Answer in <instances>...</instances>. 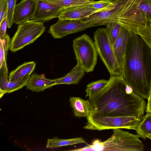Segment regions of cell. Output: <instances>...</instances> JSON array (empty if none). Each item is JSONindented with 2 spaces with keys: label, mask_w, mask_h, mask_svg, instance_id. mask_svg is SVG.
<instances>
[{
  "label": "cell",
  "mask_w": 151,
  "mask_h": 151,
  "mask_svg": "<svg viewBox=\"0 0 151 151\" xmlns=\"http://www.w3.org/2000/svg\"><path fill=\"white\" fill-rule=\"evenodd\" d=\"M88 99L89 116H134L141 120L146 109L144 99L134 92L121 76H110L107 85Z\"/></svg>",
  "instance_id": "cell-1"
},
{
  "label": "cell",
  "mask_w": 151,
  "mask_h": 151,
  "mask_svg": "<svg viewBox=\"0 0 151 151\" xmlns=\"http://www.w3.org/2000/svg\"><path fill=\"white\" fill-rule=\"evenodd\" d=\"M121 76L137 94L147 99L151 86V47L130 31Z\"/></svg>",
  "instance_id": "cell-2"
},
{
  "label": "cell",
  "mask_w": 151,
  "mask_h": 151,
  "mask_svg": "<svg viewBox=\"0 0 151 151\" xmlns=\"http://www.w3.org/2000/svg\"><path fill=\"white\" fill-rule=\"evenodd\" d=\"M113 134L104 141L95 139L91 145L83 147V151H142L144 145L140 136L119 128L113 129Z\"/></svg>",
  "instance_id": "cell-3"
},
{
  "label": "cell",
  "mask_w": 151,
  "mask_h": 151,
  "mask_svg": "<svg viewBox=\"0 0 151 151\" xmlns=\"http://www.w3.org/2000/svg\"><path fill=\"white\" fill-rule=\"evenodd\" d=\"M142 0H121L114 21L132 31L138 27L146 25L148 17L139 8Z\"/></svg>",
  "instance_id": "cell-4"
},
{
  "label": "cell",
  "mask_w": 151,
  "mask_h": 151,
  "mask_svg": "<svg viewBox=\"0 0 151 151\" xmlns=\"http://www.w3.org/2000/svg\"><path fill=\"white\" fill-rule=\"evenodd\" d=\"M43 22L31 19L19 24L11 39L10 50L15 52L32 44L40 37L45 30Z\"/></svg>",
  "instance_id": "cell-5"
},
{
  "label": "cell",
  "mask_w": 151,
  "mask_h": 151,
  "mask_svg": "<svg viewBox=\"0 0 151 151\" xmlns=\"http://www.w3.org/2000/svg\"><path fill=\"white\" fill-rule=\"evenodd\" d=\"M73 47L77 64L87 73L93 71L97 63L98 54L91 38L83 34L73 40Z\"/></svg>",
  "instance_id": "cell-6"
},
{
  "label": "cell",
  "mask_w": 151,
  "mask_h": 151,
  "mask_svg": "<svg viewBox=\"0 0 151 151\" xmlns=\"http://www.w3.org/2000/svg\"><path fill=\"white\" fill-rule=\"evenodd\" d=\"M94 42L97 53L110 76H121V70L105 28H100L94 33Z\"/></svg>",
  "instance_id": "cell-7"
},
{
  "label": "cell",
  "mask_w": 151,
  "mask_h": 151,
  "mask_svg": "<svg viewBox=\"0 0 151 151\" xmlns=\"http://www.w3.org/2000/svg\"><path fill=\"white\" fill-rule=\"evenodd\" d=\"M87 123L84 128L100 131L124 128L136 130L141 121L134 116L109 117L92 115L87 118Z\"/></svg>",
  "instance_id": "cell-8"
},
{
  "label": "cell",
  "mask_w": 151,
  "mask_h": 151,
  "mask_svg": "<svg viewBox=\"0 0 151 151\" xmlns=\"http://www.w3.org/2000/svg\"><path fill=\"white\" fill-rule=\"evenodd\" d=\"M96 26L83 20L59 19L51 26L48 32L55 39H60L69 34Z\"/></svg>",
  "instance_id": "cell-9"
},
{
  "label": "cell",
  "mask_w": 151,
  "mask_h": 151,
  "mask_svg": "<svg viewBox=\"0 0 151 151\" xmlns=\"http://www.w3.org/2000/svg\"><path fill=\"white\" fill-rule=\"evenodd\" d=\"M91 4L63 8L58 17L62 20H83L94 13L104 11L94 8Z\"/></svg>",
  "instance_id": "cell-10"
},
{
  "label": "cell",
  "mask_w": 151,
  "mask_h": 151,
  "mask_svg": "<svg viewBox=\"0 0 151 151\" xmlns=\"http://www.w3.org/2000/svg\"><path fill=\"white\" fill-rule=\"evenodd\" d=\"M34 12L30 20L43 22L58 17L63 8L48 2L46 0H36Z\"/></svg>",
  "instance_id": "cell-11"
},
{
  "label": "cell",
  "mask_w": 151,
  "mask_h": 151,
  "mask_svg": "<svg viewBox=\"0 0 151 151\" xmlns=\"http://www.w3.org/2000/svg\"><path fill=\"white\" fill-rule=\"evenodd\" d=\"M36 0H22L16 5L13 22L19 24L30 20L36 6Z\"/></svg>",
  "instance_id": "cell-12"
},
{
  "label": "cell",
  "mask_w": 151,
  "mask_h": 151,
  "mask_svg": "<svg viewBox=\"0 0 151 151\" xmlns=\"http://www.w3.org/2000/svg\"><path fill=\"white\" fill-rule=\"evenodd\" d=\"M121 0L116 3L113 8L94 13L84 20L96 26L106 25L109 22L114 21L118 12Z\"/></svg>",
  "instance_id": "cell-13"
},
{
  "label": "cell",
  "mask_w": 151,
  "mask_h": 151,
  "mask_svg": "<svg viewBox=\"0 0 151 151\" xmlns=\"http://www.w3.org/2000/svg\"><path fill=\"white\" fill-rule=\"evenodd\" d=\"M130 32L121 26L120 32L112 45L114 54L121 70L127 40Z\"/></svg>",
  "instance_id": "cell-14"
},
{
  "label": "cell",
  "mask_w": 151,
  "mask_h": 151,
  "mask_svg": "<svg viewBox=\"0 0 151 151\" xmlns=\"http://www.w3.org/2000/svg\"><path fill=\"white\" fill-rule=\"evenodd\" d=\"M0 94L1 98L6 93H10L20 89L25 86L30 75H28L22 79L14 81L8 80L3 67L0 68Z\"/></svg>",
  "instance_id": "cell-15"
},
{
  "label": "cell",
  "mask_w": 151,
  "mask_h": 151,
  "mask_svg": "<svg viewBox=\"0 0 151 151\" xmlns=\"http://www.w3.org/2000/svg\"><path fill=\"white\" fill-rule=\"evenodd\" d=\"M55 85L54 80L46 78L44 74L39 75L34 73L30 76L26 86L28 90L39 92Z\"/></svg>",
  "instance_id": "cell-16"
},
{
  "label": "cell",
  "mask_w": 151,
  "mask_h": 151,
  "mask_svg": "<svg viewBox=\"0 0 151 151\" xmlns=\"http://www.w3.org/2000/svg\"><path fill=\"white\" fill-rule=\"evenodd\" d=\"M69 101L75 116L88 117L90 115L91 108L90 102L79 97H70Z\"/></svg>",
  "instance_id": "cell-17"
},
{
  "label": "cell",
  "mask_w": 151,
  "mask_h": 151,
  "mask_svg": "<svg viewBox=\"0 0 151 151\" xmlns=\"http://www.w3.org/2000/svg\"><path fill=\"white\" fill-rule=\"evenodd\" d=\"M85 73L83 69L77 64L65 76L54 79L55 85L78 84L84 76Z\"/></svg>",
  "instance_id": "cell-18"
},
{
  "label": "cell",
  "mask_w": 151,
  "mask_h": 151,
  "mask_svg": "<svg viewBox=\"0 0 151 151\" xmlns=\"http://www.w3.org/2000/svg\"><path fill=\"white\" fill-rule=\"evenodd\" d=\"M36 63L34 61L25 62L11 71L8 81H14L19 80L27 75H30L35 70Z\"/></svg>",
  "instance_id": "cell-19"
},
{
  "label": "cell",
  "mask_w": 151,
  "mask_h": 151,
  "mask_svg": "<svg viewBox=\"0 0 151 151\" xmlns=\"http://www.w3.org/2000/svg\"><path fill=\"white\" fill-rule=\"evenodd\" d=\"M86 143L85 140L82 137L65 139L55 137L51 139H47L46 147L50 149H55L63 146Z\"/></svg>",
  "instance_id": "cell-20"
},
{
  "label": "cell",
  "mask_w": 151,
  "mask_h": 151,
  "mask_svg": "<svg viewBox=\"0 0 151 151\" xmlns=\"http://www.w3.org/2000/svg\"><path fill=\"white\" fill-rule=\"evenodd\" d=\"M11 41L10 37L7 34L4 37L0 38V68L3 67L7 77H8V69L6 62Z\"/></svg>",
  "instance_id": "cell-21"
},
{
  "label": "cell",
  "mask_w": 151,
  "mask_h": 151,
  "mask_svg": "<svg viewBox=\"0 0 151 151\" xmlns=\"http://www.w3.org/2000/svg\"><path fill=\"white\" fill-rule=\"evenodd\" d=\"M140 137L143 139L151 135V114L147 113L144 116L135 130Z\"/></svg>",
  "instance_id": "cell-22"
},
{
  "label": "cell",
  "mask_w": 151,
  "mask_h": 151,
  "mask_svg": "<svg viewBox=\"0 0 151 151\" xmlns=\"http://www.w3.org/2000/svg\"><path fill=\"white\" fill-rule=\"evenodd\" d=\"M109 80L101 79L88 83L86 86V97L90 98L98 92L108 83Z\"/></svg>",
  "instance_id": "cell-23"
},
{
  "label": "cell",
  "mask_w": 151,
  "mask_h": 151,
  "mask_svg": "<svg viewBox=\"0 0 151 151\" xmlns=\"http://www.w3.org/2000/svg\"><path fill=\"white\" fill-rule=\"evenodd\" d=\"M105 28L109 39L113 45L120 32L121 25L114 21L109 22Z\"/></svg>",
  "instance_id": "cell-24"
},
{
  "label": "cell",
  "mask_w": 151,
  "mask_h": 151,
  "mask_svg": "<svg viewBox=\"0 0 151 151\" xmlns=\"http://www.w3.org/2000/svg\"><path fill=\"white\" fill-rule=\"evenodd\" d=\"M147 16L148 20L146 25L137 28L133 32L140 35L151 47V17Z\"/></svg>",
  "instance_id": "cell-25"
},
{
  "label": "cell",
  "mask_w": 151,
  "mask_h": 151,
  "mask_svg": "<svg viewBox=\"0 0 151 151\" xmlns=\"http://www.w3.org/2000/svg\"><path fill=\"white\" fill-rule=\"evenodd\" d=\"M46 1L63 8L78 5L89 4H92L93 2L88 0H46Z\"/></svg>",
  "instance_id": "cell-26"
},
{
  "label": "cell",
  "mask_w": 151,
  "mask_h": 151,
  "mask_svg": "<svg viewBox=\"0 0 151 151\" xmlns=\"http://www.w3.org/2000/svg\"><path fill=\"white\" fill-rule=\"evenodd\" d=\"M17 0H7V18L8 21L9 28H10L14 23L13 16Z\"/></svg>",
  "instance_id": "cell-27"
},
{
  "label": "cell",
  "mask_w": 151,
  "mask_h": 151,
  "mask_svg": "<svg viewBox=\"0 0 151 151\" xmlns=\"http://www.w3.org/2000/svg\"><path fill=\"white\" fill-rule=\"evenodd\" d=\"M116 4L107 1L100 0L97 1H94L91 4L93 7L95 9L105 10L113 8Z\"/></svg>",
  "instance_id": "cell-28"
},
{
  "label": "cell",
  "mask_w": 151,
  "mask_h": 151,
  "mask_svg": "<svg viewBox=\"0 0 151 151\" xmlns=\"http://www.w3.org/2000/svg\"><path fill=\"white\" fill-rule=\"evenodd\" d=\"M139 8L151 17V0H142Z\"/></svg>",
  "instance_id": "cell-29"
},
{
  "label": "cell",
  "mask_w": 151,
  "mask_h": 151,
  "mask_svg": "<svg viewBox=\"0 0 151 151\" xmlns=\"http://www.w3.org/2000/svg\"><path fill=\"white\" fill-rule=\"evenodd\" d=\"M7 0H0V23L7 17Z\"/></svg>",
  "instance_id": "cell-30"
},
{
  "label": "cell",
  "mask_w": 151,
  "mask_h": 151,
  "mask_svg": "<svg viewBox=\"0 0 151 151\" xmlns=\"http://www.w3.org/2000/svg\"><path fill=\"white\" fill-rule=\"evenodd\" d=\"M0 38H2L6 35V29L8 27L7 17L4 18L0 23Z\"/></svg>",
  "instance_id": "cell-31"
},
{
  "label": "cell",
  "mask_w": 151,
  "mask_h": 151,
  "mask_svg": "<svg viewBox=\"0 0 151 151\" xmlns=\"http://www.w3.org/2000/svg\"><path fill=\"white\" fill-rule=\"evenodd\" d=\"M146 112L151 114V93L150 94L147 99Z\"/></svg>",
  "instance_id": "cell-32"
},
{
  "label": "cell",
  "mask_w": 151,
  "mask_h": 151,
  "mask_svg": "<svg viewBox=\"0 0 151 151\" xmlns=\"http://www.w3.org/2000/svg\"><path fill=\"white\" fill-rule=\"evenodd\" d=\"M104 0L109 1H110L113 3L114 4V3H116L118 1H119L120 0Z\"/></svg>",
  "instance_id": "cell-33"
},
{
  "label": "cell",
  "mask_w": 151,
  "mask_h": 151,
  "mask_svg": "<svg viewBox=\"0 0 151 151\" xmlns=\"http://www.w3.org/2000/svg\"><path fill=\"white\" fill-rule=\"evenodd\" d=\"M147 138L151 140V135L148 136Z\"/></svg>",
  "instance_id": "cell-34"
},
{
  "label": "cell",
  "mask_w": 151,
  "mask_h": 151,
  "mask_svg": "<svg viewBox=\"0 0 151 151\" xmlns=\"http://www.w3.org/2000/svg\"><path fill=\"white\" fill-rule=\"evenodd\" d=\"M90 1H94V0H88Z\"/></svg>",
  "instance_id": "cell-35"
},
{
  "label": "cell",
  "mask_w": 151,
  "mask_h": 151,
  "mask_svg": "<svg viewBox=\"0 0 151 151\" xmlns=\"http://www.w3.org/2000/svg\"><path fill=\"white\" fill-rule=\"evenodd\" d=\"M150 93H151V88H150Z\"/></svg>",
  "instance_id": "cell-36"
}]
</instances>
